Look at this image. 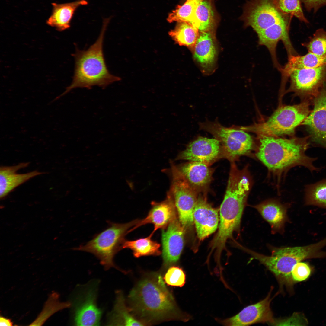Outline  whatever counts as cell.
<instances>
[{"instance_id": "obj_1", "label": "cell", "mask_w": 326, "mask_h": 326, "mask_svg": "<svg viewBox=\"0 0 326 326\" xmlns=\"http://www.w3.org/2000/svg\"><path fill=\"white\" fill-rule=\"evenodd\" d=\"M132 313L147 323L170 319L187 321L191 317L177 307L160 274L140 281L128 296Z\"/></svg>"}, {"instance_id": "obj_2", "label": "cell", "mask_w": 326, "mask_h": 326, "mask_svg": "<svg viewBox=\"0 0 326 326\" xmlns=\"http://www.w3.org/2000/svg\"><path fill=\"white\" fill-rule=\"evenodd\" d=\"M259 138L254 156L277 180L296 166L305 167L312 172L321 169L314 165L317 158L306 154L310 145L308 136L300 138L292 136L289 139L271 136Z\"/></svg>"}, {"instance_id": "obj_3", "label": "cell", "mask_w": 326, "mask_h": 326, "mask_svg": "<svg viewBox=\"0 0 326 326\" xmlns=\"http://www.w3.org/2000/svg\"><path fill=\"white\" fill-rule=\"evenodd\" d=\"M109 19H105L97 40L86 50L75 48L72 82L65 91L55 98L56 100L76 88L91 89L97 86L104 88L120 78L111 74L107 69L103 51L104 36Z\"/></svg>"}, {"instance_id": "obj_4", "label": "cell", "mask_w": 326, "mask_h": 326, "mask_svg": "<svg viewBox=\"0 0 326 326\" xmlns=\"http://www.w3.org/2000/svg\"><path fill=\"white\" fill-rule=\"evenodd\" d=\"M326 246V238L314 244L298 247L272 248V254L268 256L241 247L251 256L265 266L275 276L281 290L284 287L292 289L294 281L291 271L297 263L305 259L326 257V252L321 250Z\"/></svg>"}, {"instance_id": "obj_5", "label": "cell", "mask_w": 326, "mask_h": 326, "mask_svg": "<svg viewBox=\"0 0 326 326\" xmlns=\"http://www.w3.org/2000/svg\"><path fill=\"white\" fill-rule=\"evenodd\" d=\"M311 101L305 100L293 105H280L266 121L242 127V129L254 132L259 137L293 136L296 128L301 125L311 112Z\"/></svg>"}, {"instance_id": "obj_6", "label": "cell", "mask_w": 326, "mask_h": 326, "mask_svg": "<svg viewBox=\"0 0 326 326\" xmlns=\"http://www.w3.org/2000/svg\"><path fill=\"white\" fill-rule=\"evenodd\" d=\"M135 223L120 224L109 222V225L106 229L96 235L85 244L73 249L94 254L99 260L105 270L114 267L120 270L115 265L114 257L122 248L125 236Z\"/></svg>"}, {"instance_id": "obj_7", "label": "cell", "mask_w": 326, "mask_h": 326, "mask_svg": "<svg viewBox=\"0 0 326 326\" xmlns=\"http://www.w3.org/2000/svg\"><path fill=\"white\" fill-rule=\"evenodd\" d=\"M200 128L212 134L219 142L222 155L231 162L242 156L252 155L255 149L253 138L240 128L226 127L217 121H206L200 124Z\"/></svg>"}, {"instance_id": "obj_8", "label": "cell", "mask_w": 326, "mask_h": 326, "mask_svg": "<svg viewBox=\"0 0 326 326\" xmlns=\"http://www.w3.org/2000/svg\"><path fill=\"white\" fill-rule=\"evenodd\" d=\"M172 180L169 192L172 196L178 218L185 230L190 228L193 222V209L198 193L190 185L177 166L172 164Z\"/></svg>"}, {"instance_id": "obj_9", "label": "cell", "mask_w": 326, "mask_h": 326, "mask_svg": "<svg viewBox=\"0 0 326 326\" xmlns=\"http://www.w3.org/2000/svg\"><path fill=\"white\" fill-rule=\"evenodd\" d=\"M289 78L290 86L285 93L292 92L302 101L312 102L326 80V64L315 68L294 70Z\"/></svg>"}, {"instance_id": "obj_10", "label": "cell", "mask_w": 326, "mask_h": 326, "mask_svg": "<svg viewBox=\"0 0 326 326\" xmlns=\"http://www.w3.org/2000/svg\"><path fill=\"white\" fill-rule=\"evenodd\" d=\"M312 104V110L301 125L306 128L310 145L326 149V80Z\"/></svg>"}, {"instance_id": "obj_11", "label": "cell", "mask_w": 326, "mask_h": 326, "mask_svg": "<svg viewBox=\"0 0 326 326\" xmlns=\"http://www.w3.org/2000/svg\"><path fill=\"white\" fill-rule=\"evenodd\" d=\"M97 282L90 283L74 302V321L78 326L98 325L102 312L97 304Z\"/></svg>"}, {"instance_id": "obj_12", "label": "cell", "mask_w": 326, "mask_h": 326, "mask_svg": "<svg viewBox=\"0 0 326 326\" xmlns=\"http://www.w3.org/2000/svg\"><path fill=\"white\" fill-rule=\"evenodd\" d=\"M273 289V287H271L264 299L246 307L236 315L223 320L217 319V321L226 326H248L265 322L271 324L274 320L270 307Z\"/></svg>"}, {"instance_id": "obj_13", "label": "cell", "mask_w": 326, "mask_h": 326, "mask_svg": "<svg viewBox=\"0 0 326 326\" xmlns=\"http://www.w3.org/2000/svg\"><path fill=\"white\" fill-rule=\"evenodd\" d=\"M184 231L177 216L162 231V255L165 266L172 264L179 260L184 246Z\"/></svg>"}, {"instance_id": "obj_14", "label": "cell", "mask_w": 326, "mask_h": 326, "mask_svg": "<svg viewBox=\"0 0 326 326\" xmlns=\"http://www.w3.org/2000/svg\"><path fill=\"white\" fill-rule=\"evenodd\" d=\"M221 154V145L218 140L200 136L190 142L181 152L178 158L209 165L217 159Z\"/></svg>"}, {"instance_id": "obj_15", "label": "cell", "mask_w": 326, "mask_h": 326, "mask_svg": "<svg viewBox=\"0 0 326 326\" xmlns=\"http://www.w3.org/2000/svg\"><path fill=\"white\" fill-rule=\"evenodd\" d=\"M197 235L203 240L216 229L219 221V210L213 207L206 198L200 194L195 205L193 214Z\"/></svg>"}, {"instance_id": "obj_16", "label": "cell", "mask_w": 326, "mask_h": 326, "mask_svg": "<svg viewBox=\"0 0 326 326\" xmlns=\"http://www.w3.org/2000/svg\"><path fill=\"white\" fill-rule=\"evenodd\" d=\"M152 207L145 218L136 223L129 230L130 232L136 228L147 224L151 223L154 229L150 234L152 236L158 229L165 228L177 215V211L172 197L168 192L166 199L161 202L152 203Z\"/></svg>"}, {"instance_id": "obj_17", "label": "cell", "mask_w": 326, "mask_h": 326, "mask_svg": "<svg viewBox=\"0 0 326 326\" xmlns=\"http://www.w3.org/2000/svg\"><path fill=\"white\" fill-rule=\"evenodd\" d=\"M289 29L287 27H279L265 30L257 34L258 44L265 46L268 49L274 66L280 71L282 67L278 62L276 55V47L279 41H282L288 57L298 55L290 40Z\"/></svg>"}, {"instance_id": "obj_18", "label": "cell", "mask_w": 326, "mask_h": 326, "mask_svg": "<svg viewBox=\"0 0 326 326\" xmlns=\"http://www.w3.org/2000/svg\"><path fill=\"white\" fill-rule=\"evenodd\" d=\"M177 167L190 185L198 193L205 191L210 184L213 170L208 164L190 161Z\"/></svg>"}, {"instance_id": "obj_19", "label": "cell", "mask_w": 326, "mask_h": 326, "mask_svg": "<svg viewBox=\"0 0 326 326\" xmlns=\"http://www.w3.org/2000/svg\"><path fill=\"white\" fill-rule=\"evenodd\" d=\"M29 162H22L10 166H1L0 168V198L2 199L12 190L23 183L44 173L34 171L23 174L16 172L27 167Z\"/></svg>"}, {"instance_id": "obj_20", "label": "cell", "mask_w": 326, "mask_h": 326, "mask_svg": "<svg viewBox=\"0 0 326 326\" xmlns=\"http://www.w3.org/2000/svg\"><path fill=\"white\" fill-rule=\"evenodd\" d=\"M270 225L273 232L282 231L287 221V207L280 201L269 199L253 206Z\"/></svg>"}, {"instance_id": "obj_21", "label": "cell", "mask_w": 326, "mask_h": 326, "mask_svg": "<svg viewBox=\"0 0 326 326\" xmlns=\"http://www.w3.org/2000/svg\"><path fill=\"white\" fill-rule=\"evenodd\" d=\"M88 4V2L85 0H78L61 4L52 3V13L46 21V23L59 31L68 29L70 27L71 20L77 8Z\"/></svg>"}, {"instance_id": "obj_22", "label": "cell", "mask_w": 326, "mask_h": 326, "mask_svg": "<svg viewBox=\"0 0 326 326\" xmlns=\"http://www.w3.org/2000/svg\"><path fill=\"white\" fill-rule=\"evenodd\" d=\"M193 50L194 59L203 68L208 69L213 65L216 50L215 39L211 31L200 32Z\"/></svg>"}, {"instance_id": "obj_23", "label": "cell", "mask_w": 326, "mask_h": 326, "mask_svg": "<svg viewBox=\"0 0 326 326\" xmlns=\"http://www.w3.org/2000/svg\"><path fill=\"white\" fill-rule=\"evenodd\" d=\"M326 64V57L318 56L308 52L302 56L298 55L288 57L287 63L280 71L282 79L281 88H285L291 72L296 69L315 68Z\"/></svg>"}, {"instance_id": "obj_24", "label": "cell", "mask_w": 326, "mask_h": 326, "mask_svg": "<svg viewBox=\"0 0 326 326\" xmlns=\"http://www.w3.org/2000/svg\"><path fill=\"white\" fill-rule=\"evenodd\" d=\"M129 307L127 306L123 293L116 292L115 302L112 311L109 314L107 323L109 325L142 326L144 325L138 320L131 314Z\"/></svg>"}, {"instance_id": "obj_25", "label": "cell", "mask_w": 326, "mask_h": 326, "mask_svg": "<svg viewBox=\"0 0 326 326\" xmlns=\"http://www.w3.org/2000/svg\"><path fill=\"white\" fill-rule=\"evenodd\" d=\"M152 235L133 241L124 240L122 248H128L133 252L134 256L158 255L161 254L160 245L151 239Z\"/></svg>"}, {"instance_id": "obj_26", "label": "cell", "mask_w": 326, "mask_h": 326, "mask_svg": "<svg viewBox=\"0 0 326 326\" xmlns=\"http://www.w3.org/2000/svg\"><path fill=\"white\" fill-rule=\"evenodd\" d=\"M200 32L192 24L185 22H178L169 34L179 45L193 49L198 37Z\"/></svg>"}, {"instance_id": "obj_27", "label": "cell", "mask_w": 326, "mask_h": 326, "mask_svg": "<svg viewBox=\"0 0 326 326\" xmlns=\"http://www.w3.org/2000/svg\"><path fill=\"white\" fill-rule=\"evenodd\" d=\"M304 203L326 209V179L305 186Z\"/></svg>"}, {"instance_id": "obj_28", "label": "cell", "mask_w": 326, "mask_h": 326, "mask_svg": "<svg viewBox=\"0 0 326 326\" xmlns=\"http://www.w3.org/2000/svg\"><path fill=\"white\" fill-rule=\"evenodd\" d=\"M202 0H187L183 5H178L169 14L167 20L169 22H187L195 27V13Z\"/></svg>"}, {"instance_id": "obj_29", "label": "cell", "mask_w": 326, "mask_h": 326, "mask_svg": "<svg viewBox=\"0 0 326 326\" xmlns=\"http://www.w3.org/2000/svg\"><path fill=\"white\" fill-rule=\"evenodd\" d=\"M195 27L199 32L211 31L215 23L213 7L208 0H202L197 6L195 13Z\"/></svg>"}, {"instance_id": "obj_30", "label": "cell", "mask_w": 326, "mask_h": 326, "mask_svg": "<svg viewBox=\"0 0 326 326\" xmlns=\"http://www.w3.org/2000/svg\"><path fill=\"white\" fill-rule=\"evenodd\" d=\"M59 298V295L57 293H52L45 302L41 312L30 325H41L55 313L71 306L70 302H60Z\"/></svg>"}, {"instance_id": "obj_31", "label": "cell", "mask_w": 326, "mask_h": 326, "mask_svg": "<svg viewBox=\"0 0 326 326\" xmlns=\"http://www.w3.org/2000/svg\"><path fill=\"white\" fill-rule=\"evenodd\" d=\"M308 52L326 57V31L322 29L316 30L308 42L304 43Z\"/></svg>"}, {"instance_id": "obj_32", "label": "cell", "mask_w": 326, "mask_h": 326, "mask_svg": "<svg viewBox=\"0 0 326 326\" xmlns=\"http://www.w3.org/2000/svg\"><path fill=\"white\" fill-rule=\"evenodd\" d=\"M279 9L283 13L294 16L305 23L309 21L303 13L300 0H274Z\"/></svg>"}, {"instance_id": "obj_33", "label": "cell", "mask_w": 326, "mask_h": 326, "mask_svg": "<svg viewBox=\"0 0 326 326\" xmlns=\"http://www.w3.org/2000/svg\"><path fill=\"white\" fill-rule=\"evenodd\" d=\"M164 279L168 285L181 287L185 283L186 275L181 268L173 266L168 270Z\"/></svg>"}, {"instance_id": "obj_34", "label": "cell", "mask_w": 326, "mask_h": 326, "mask_svg": "<svg viewBox=\"0 0 326 326\" xmlns=\"http://www.w3.org/2000/svg\"><path fill=\"white\" fill-rule=\"evenodd\" d=\"M311 270L307 263L299 262L293 267L291 271L294 281L301 282L306 280L309 276Z\"/></svg>"}, {"instance_id": "obj_35", "label": "cell", "mask_w": 326, "mask_h": 326, "mask_svg": "<svg viewBox=\"0 0 326 326\" xmlns=\"http://www.w3.org/2000/svg\"><path fill=\"white\" fill-rule=\"evenodd\" d=\"M307 320L302 315L294 313L291 317L283 319H274L273 325H306Z\"/></svg>"}, {"instance_id": "obj_36", "label": "cell", "mask_w": 326, "mask_h": 326, "mask_svg": "<svg viewBox=\"0 0 326 326\" xmlns=\"http://www.w3.org/2000/svg\"><path fill=\"white\" fill-rule=\"evenodd\" d=\"M306 10L316 12L321 7L326 6V0H300Z\"/></svg>"}, {"instance_id": "obj_37", "label": "cell", "mask_w": 326, "mask_h": 326, "mask_svg": "<svg viewBox=\"0 0 326 326\" xmlns=\"http://www.w3.org/2000/svg\"><path fill=\"white\" fill-rule=\"evenodd\" d=\"M13 324L12 322L10 319L0 316V325L1 326H11L13 325Z\"/></svg>"}]
</instances>
